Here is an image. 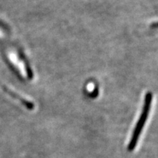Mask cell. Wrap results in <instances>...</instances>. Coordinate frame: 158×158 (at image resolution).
Instances as JSON below:
<instances>
[{
    "label": "cell",
    "instance_id": "1",
    "mask_svg": "<svg viewBox=\"0 0 158 158\" xmlns=\"http://www.w3.org/2000/svg\"><path fill=\"white\" fill-rule=\"evenodd\" d=\"M151 102H152V94L150 93V92H149V93L146 95L143 111H142L141 117H140L139 120H138L137 125H136L135 130H134L133 136H132V138H131V141H130V143H129V145H128V148H127L128 151H130V152L133 151V150L135 148L136 144L138 143V138H139L140 134L141 133L142 129H143L146 120L147 119V116L149 112Z\"/></svg>",
    "mask_w": 158,
    "mask_h": 158
}]
</instances>
